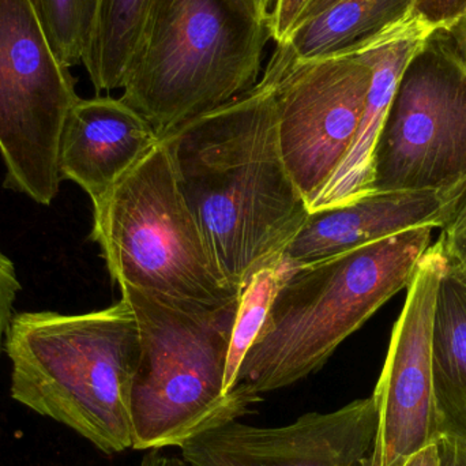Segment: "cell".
<instances>
[{"label":"cell","instance_id":"cell-8","mask_svg":"<svg viewBox=\"0 0 466 466\" xmlns=\"http://www.w3.org/2000/svg\"><path fill=\"white\" fill-rule=\"evenodd\" d=\"M79 100L35 0H0V153L5 187L40 205L59 191V145Z\"/></svg>","mask_w":466,"mask_h":466},{"label":"cell","instance_id":"cell-13","mask_svg":"<svg viewBox=\"0 0 466 466\" xmlns=\"http://www.w3.org/2000/svg\"><path fill=\"white\" fill-rule=\"evenodd\" d=\"M443 198L435 193H372L312 210L281 255L288 268L319 262L410 228H440Z\"/></svg>","mask_w":466,"mask_h":466},{"label":"cell","instance_id":"cell-4","mask_svg":"<svg viewBox=\"0 0 466 466\" xmlns=\"http://www.w3.org/2000/svg\"><path fill=\"white\" fill-rule=\"evenodd\" d=\"M268 40L259 0H149L120 98L164 138L254 87Z\"/></svg>","mask_w":466,"mask_h":466},{"label":"cell","instance_id":"cell-20","mask_svg":"<svg viewBox=\"0 0 466 466\" xmlns=\"http://www.w3.org/2000/svg\"><path fill=\"white\" fill-rule=\"evenodd\" d=\"M466 15V0H415L412 16L424 27L449 30Z\"/></svg>","mask_w":466,"mask_h":466},{"label":"cell","instance_id":"cell-21","mask_svg":"<svg viewBox=\"0 0 466 466\" xmlns=\"http://www.w3.org/2000/svg\"><path fill=\"white\" fill-rule=\"evenodd\" d=\"M315 0H276L268 14V30L271 40L285 44L295 30L303 24L307 11Z\"/></svg>","mask_w":466,"mask_h":466},{"label":"cell","instance_id":"cell-15","mask_svg":"<svg viewBox=\"0 0 466 466\" xmlns=\"http://www.w3.org/2000/svg\"><path fill=\"white\" fill-rule=\"evenodd\" d=\"M432 382L438 434L466 442V282L449 262L435 306Z\"/></svg>","mask_w":466,"mask_h":466},{"label":"cell","instance_id":"cell-2","mask_svg":"<svg viewBox=\"0 0 466 466\" xmlns=\"http://www.w3.org/2000/svg\"><path fill=\"white\" fill-rule=\"evenodd\" d=\"M5 350L15 401L104 453L133 449L131 389L141 336L127 301L81 315H14Z\"/></svg>","mask_w":466,"mask_h":466},{"label":"cell","instance_id":"cell-3","mask_svg":"<svg viewBox=\"0 0 466 466\" xmlns=\"http://www.w3.org/2000/svg\"><path fill=\"white\" fill-rule=\"evenodd\" d=\"M434 229H407L288 270L235 386L262 396L319 371L348 337L408 288Z\"/></svg>","mask_w":466,"mask_h":466},{"label":"cell","instance_id":"cell-11","mask_svg":"<svg viewBox=\"0 0 466 466\" xmlns=\"http://www.w3.org/2000/svg\"><path fill=\"white\" fill-rule=\"evenodd\" d=\"M377 431L371 396L333 412L306 413L288 426L228 421L179 449L190 466H369Z\"/></svg>","mask_w":466,"mask_h":466},{"label":"cell","instance_id":"cell-1","mask_svg":"<svg viewBox=\"0 0 466 466\" xmlns=\"http://www.w3.org/2000/svg\"><path fill=\"white\" fill-rule=\"evenodd\" d=\"M284 54L279 44L254 87L161 138L213 262L238 295L255 273L279 262L309 215L279 147Z\"/></svg>","mask_w":466,"mask_h":466},{"label":"cell","instance_id":"cell-16","mask_svg":"<svg viewBox=\"0 0 466 466\" xmlns=\"http://www.w3.org/2000/svg\"><path fill=\"white\" fill-rule=\"evenodd\" d=\"M415 0H337L287 41L299 60L355 54L412 16Z\"/></svg>","mask_w":466,"mask_h":466},{"label":"cell","instance_id":"cell-22","mask_svg":"<svg viewBox=\"0 0 466 466\" xmlns=\"http://www.w3.org/2000/svg\"><path fill=\"white\" fill-rule=\"evenodd\" d=\"M21 289L15 268L10 258L0 251V355L13 320V306Z\"/></svg>","mask_w":466,"mask_h":466},{"label":"cell","instance_id":"cell-10","mask_svg":"<svg viewBox=\"0 0 466 466\" xmlns=\"http://www.w3.org/2000/svg\"><path fill=\"white\" fill-rule=\"evenodd\" d=\"M446 268L448 258L437 240L424 252L408 285L372 394L378 431L369 466H402L440 438L432 382V328L438 288Z\"/></svg>","mask_w":466,"mask_h":466},{"label":"cell","instance_id":"cell-29","mask_svg":"<svg viewBox=\"0 0 466 466\" xmlns=\"http://www.w3.org/2000/svg\"><path fill=\"white\" fill-rule=\"evenodd\" d=\"M336 2L337 0H315V2L312 3L311 7H309V10L307 11V15L306 18H304L303 24L304 22L309 21V18H312V16H315L317 14L322 13L326 8L330 7V5Z\"/></svg>","mask_w":466,"mask_h":466},{"label":"cell","instance_id":"cell-28","mask_svg":"<svg viewBox=\"0 0 466 466\" xmlns=\"http://www.w3.org/2000/svg\"><path fill=\"white\" fill-rule=\"evenodd\" d=\"M139 466H190L179 457L167 456L161 451H149Z\"/></svg>","mask_w":466,"mask_h":466},{"label":"cell","instance_id":"cell-18","mask_svg":"<svg viewBox=\"0 0 466 466\" xmlns=\"http://www.w3.org/2000/svg\"><path fill=\"white\" fill-rule=\"evenodd\" d=\"M288 270L289 268L282 265L279 260L276 265L268 266L255 273L241 289L235 323H233L226 378H224V391L227 394L233 390L241 361L259 334L273 303L274 296L282 279L287 276Z\"/></svg>","mask_w":466,"mask_h":466},{"label":"cell","instance_id":"cell-24","mask_svg":"<svg viewBox=\"0 0 466 466\" xmlns=\"http://www.w3.org/2000/svg\"><path fill=\"white\" fill-rule=\"evenodd\" d=\"M440 243L448 258L451 270L466 282V226L453 233H441Z\"/></svg>","mask_w":466,"mask_h":466},{"label":"cell","instance_id":"cell-12","mask_svg":"<svg viewBox=\"0 0 466 466\" xmlns=\"http://www.w3.org/2000/svg\"><path fill=\"white\" fill-rule=\"evenodd\" d=\"M158 142L152 125L122 98H79L60 137V177L76 183L95 204Z\"/></svg>","mask_w":466,"mask_h":466},{"label":"cell","instance_id":"cell-17","mask_svg":"<svg viewBox=\"0 0 466 466\" xmlns=\"http://www.w3.org/2000/svg\"><path fill=\"white\" fill-rule=\"evenodd\" d=\"M149 0H98L82 65L96 92L123 89L138 51Z\"/></svg>","mask_w":466,"mask_h":466},{"label":"cell","instance_id":"cell-6","mask_svg":"<svg viewBox=\"0 0 466 466\" xmlns=\"http://www.w3.org/2000/svg\"><path fill=\"white\" fill-rule=\"evenodd\" d=\"M93 208L92 238L119 287L205 309L238 303L240 295L216 268L161 139Z\"/></svg>","mask_w":466,"mask_h":466},{"label":"cell","instance_id":"cell-7","mask_svg":"<svg viewBox=\"0 0 466 466\" xmlns=\"http://www.w3.org/2000/svg\"><path fill=\"white\" fill-rule=\"evenodd\" d=\"M466 180V66L446 30L402 71L372 158V193H435Z\"/></svg>","mask_w":466,"mask_h":466},{"label":"cell","instance_id":"cell-14","mask_svg":"<svg viewBox=\"0 0 466 466\" xmlns=\"http://www.w3.org/2000/svg\"><path fill=\"white\" fill-rule=\"evenodd\" d=\"M431 33L410 16L355 52L371 68L366 106L350 152L334 177L318 194L309 212L350 204L371 194L372 158L389 106L402 71Z\"/></svg>","mask_w":466,"mask_h":466},{"label":"cell","instance_id":"cell-5","mask_svg":"<svg viewBox=\"0 0 466 466\" xmlns=\"http://www.w3.org/2000/svg\"><path fill=\"white\" fill-rule=\"evenodd\" d=\"M119 288L141 336L131 389L134 451L180 448L213 427L254 413L262 396L244 385L224 391L238 301L212 309Z\"/></svg>","mask_w":466,"mask_h":466},{"label":"cell","instance_id":"cell-9","mask_svg":"<svg viewBox=\"0 0 466 466\" xmlns=\"http://www.w3.org/2000/svg\"><path fill=\"white\" fill-rule=\"evenodd\" d=\"M282 46L276 85L279 147L309 209L352 147L371 68L358 54L299 60L287 43Z\"/></svg>","mask_w":466,"mask_h":466},{"label":"cell","instance_id":"cell-27","mask_svg":"<svg viewBox=\"0 0 466 466\" xmlns=\"http://www.w3.org/2000/svg\"><path fill=\"white\" fill-rule=\"evenodd\" d=\"M449 37H451V43L456 46L457 52H459L460 57L466 66V15L462 16L459 22L451 29L446 30Z\"/></svg>","mask_w":466,"mask_h":466},{"label":"cell","instance_id":"cell-26","mask_svg":"<svg viewBox=\"0 0 466 466\" xmlns=\"http://www.w3.org/2000/svg\"><path fill=\"white\" fill-rule=\"evenodd\" d=\"M402 466H440V451H438V443L434 442L431 445L419 451L418 453L410 456Z\"/></svg>","mask_w":466,"mask_h":466},{"label":"cell","instance_id":"cell-23","mask_svg":"<svg viewBox=\"0 0 466 466\" xmlns=\"http://www.w3.org/2000/svg\"><path fill=\"white\" fill-rule=\"evenodd\" d=\"M466 226V180L453 193L443 199L441 215V233L448 235Z\"/></svg>","mask_w":466,"mask_h":466},{"label":"cell","instance_id":"cell-25","mask_svg":"<svg viewBox=\"0 0 466 466\" xmlns=\"http://www.w3.org/2000/svg\"><path fill=\"white\" fill-rule=\"evenodd\" d=\"M440 466H466V442L454 437L438 438Z\"/></svg>","mask_w":466,"mask_h":466},{"label":"cell","instance_id":"cell-19","mask_svg":"<svg viewBox=\"0 0 466 466\" xmlns=\"http://www.w3.org/2000/svg\"><path fill=\"white\" fill-rule=\"evenodd\" d=\"M57 59L70 68L84 60L98 0H35Z\"/></svg>","mask_w":466,"mask_h":466}]
</instances>
